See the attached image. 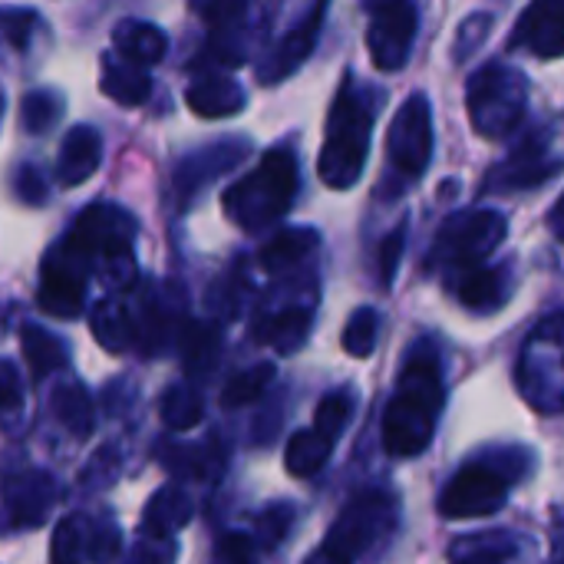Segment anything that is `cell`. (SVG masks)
Here are the masks:
<instances>
[{"instance_id": "obj_42", "label": "cell", "mask_w": 564, "mask_h": 564, "mask_svg": "<svg viewBox=\"0 0 564 564\" xmlns=\"http://www.w3.org/2000/svg\"><path fill=\"white\" fill-rule=\"evenodd\" d=\"M20 198L30 202V205H40L46 198V188H43V178L36 175V169H23V175H20Z\"/></svg>"}, {"instance_id": "obj_15", "label": "cell", "mask_w": 564, "mask_h": 564, "mask_svg": "<svg viewBox=\"0 0 564 564\" xmlns=\"http://www.w3.org/2000/svg\"><path fill=\"white\" fill-rule=\"evenodd\" d=\"M99 155H102V139L93 126L69 129L59 145V162H56L59 185H66V188L83 185L99 169Z\"/></svg>"}, {"instance_id": "obj_45", "label": "cell", "mask_w": 564, "mask_h": 564, "mask_svg": "<svg viewBox=\"0 0 564 564\" xmlns=\"http://www.w3.org/2000/svg\"><path fill=\"white\" fill-rule=\"evenodd\" d=\"M304 564H350V562H347V558H340L337 552H330V549H324V545H321V549H317V552H314V555H311Z\"/></svg>"}, {"instance_id": "obj_38", "label": "cell", "mask_w": 564, "mask_h": 564, "mask_svg": "<svg viewBox=\"0 0 564 564\" xmlns=\"http://www.w3.org/2000/svg\"><path fill=\"white\" fill-rule=\"evenodd\" d=\"M26 23H36V13L33 10H0V36L10 40L17 50L26 46V36H30V26Z\"/></svg>"}, {"instance_id": "obj_4", "label": "cell", "mask_w": 564, "mask_h": 564, "mask_svg": "<svg viewBox=\"0 0 564 564\" xmlns=\"http://www.w3.org/2000/svg\"><path fill=\"white\" fill-rule=\"evenodd\" d=\"M466 102H469V119L476 132L486 139H502L525 116V102H529L525 73L492 63L469 79Z\"/></svg>"}, {"instance_id": "obj_36", "label": "cell", "mask_w": 564, "mask_h": 564, "mask_svg": "<svg viewBox=\"0 0 564 564\" xmlns=\"http://www.w3.org/2000/svg\"><path fill=\"white\" fill-rule=\"evenodd\" d=\"M23 410V380L10 360H0V416L13 420Z\"/></svg>"}, {"instance_id": "obj_17", "label": "cell", "mask_w": 564, "mask_h": 564, "mask_svg": "<svg viewBox=\"0 0 564 564\" xmlns=\"http://www.w3.org/2000/svg\"><path fill=\"white\" fill-rule=\"evenodd\" d=\"M112 46H116V56L145 69L152 63H159L165 56V46H169V36L152 26V23H142V20H126L112 30Z\"/></svg>"}, {"instance_id": "obj_35", "label": "cell", "mask_w": 564, "mask_h": 564, "mask_svg": "<svg viewBox=\"0 0 564 564\" xmlns=\"http://www.w3.org/2000/svg\"><path fill=\"white\" fill-rule=\"evenodd\" d=\"M291 522H294V509L291 506H271V509H264L261 516H258V542L264 545V549H274V545H281L284 542V535H288V529H291Z\"/></svg>"}, {"instance_id": "obj_34", "label": "cell", "mask_w": 564, "mask_h": 564, "mask_svg": "<svg viewBox=\"0 0 564 564\" xmlns=\"http://www.w3.org/2000/svg\"><path fill=\"white\" fill-rule=\"evenodd\" d=\"M350 397L347 393H334V397H324L317 413H314V433H321L324 440L337 443V436L344 433L347 420H350Z\"/></svg>"}, {"instance_id": "obj_27", "label": "cell", "mask_w": 564, "mask_h": 564, "mask_svg": "<svg viewBox=\"0 0 564 564\" xmlns=\"http://www.w3.org/2000/svg\"><path fill=\"white\" fill-rule=\"evenodd\" d=\"M89 539L93 529L83 516H66L56 529H53V542H50V564H79L83 555L89 552Z\"/></svg>"}, {"instance_id": "obj_46", "label": "cell", "mask_w": 564, "mask_h": 564, "mask_svg": "<svg viewBox=\"0 0 564 564\" xmlns=\"http://www.w3.org/2000/svg\"><path fill=\"white\" fill-rule=\"evenodd\" d=\"M0 112H3V93H0Z\"/></svg>"}, {"instance_id": "obj_14", "label": "cell", "mask_w": 564, "mask_h": 564, "mask_svg": "<svg viewBox=\"0 0 564 564\" xmlns=\"http://www.w3.org/2000/svg\"><path fill=\"white\" fill-rule=\"evenodd\" d=\"M324 13H327V7H314V10L307 13V20L294 23V26L278 40V46L271 50L268 63L258 69L261 83H278V79L291 76V73L311 56V50H314V43H317V33H321Z\"/></svg>"}, {"instance_id": "obj_25", "label": "cell", "mask_w": 564, "mask_h": 564, "mask_svg": "<svg viewBox=\"0 0 564 564\" xmlns=\"http://www.w3.org/2000/svg\"><path fill=\"white\" fill-rule=\"evenodd\" d=\"M330 453H334V443L330 440H324L314 430H301V433L291 436V443L284 449V466H288L291 476L311 479V476H317L327 466Z\"/></svg>"}, {"instance_id": "obj_10", "label": "cell", "mask_w": 564, "mask_h": 564, "mask_svg": "<svg viewBox=\"0 0 564 564\" xmlns=\"http://www.w3.org/2000/svg\"><path fill=\"white\" fill-rule=\"evenodd\" d=\"M420 10L406 0L397 3H370V30L367 46L377 63V69H400L410 56L413 36H416Z\"/></svg>"}, {"instance_id": "obj_37", "label": "cell", "mask_w": 564, "mask_h": 564, "mask_svg": "<svg viewBox=\"0 0 564 564\" xmlns=\"http://www.w3.org/2000/svg\"><path fill=\"white\" fill-rule=\"evenodd\" d=\"M403 235H406V225L393 228V231L383 238V245H380L377 264H380V278H383V284H393V278H397L400 254H403Z\"/></svg>"}, {"instance_id": "obj_5", "label": "cell", "mask_w": 564, "mask_h": 564, "mask_svg": "<svg viewBox=\"0 0 564 564\" xmlns=\"http://www.w3.org/2000/svg\"><path fill=\"white\" fill-rule=\"evenodd\" d=\"M132 235H135V221L119 205H93L76 218L59 251L79 271H86V261L102 258L122 268L126 274H132Z\"/></svg>"}, {"instance_id": "obj_3", "label": "cell", "mask_w": 564, "mask_h": 564, "mask_svg": "<svg viewBox=\"0 0 564 564\" xmlns=\"http://www.w3.org/2000/svg\"><path fill=\"white\" fill-rule=\"evenodd\" d=\"M370 132H373V109L354 93V86H344L330 109L327 142L317 162V172L330 188H350L364 175Z\"/></svg>"}, {"instance_id": "obj_26", "label": "cell", "mask_w": 564, "mask_h": 564, "mask_svg": "<svg viewBox=\"0 0 564 564\" xmlns=\"http://www.w3.org/2000/svg\"><path fill=\"white\" fill-rule=\"evenodd\" d=\"M50 406H53V416L59 420V426H66L76 440H86L93 433V400L83 383L56 387Z\"/></svg>"}, {"instance_id": "obj_41", "label": "cell", "mask_w": 564, "mask_h": 564, "mask_svg": "<svg viewBox=\"0 0 564 564\" xmlns=\"http://www.w3.org/2000/svg\"><path fill=\"white\" fill-rule=\"evenodd\" d=\"M172 542H162V539H145V542H139L132 552H129V558L126 564H172Z\"/></svg>"}, {"instance_id": "obj_16", "label": "cell", "mask_w": 564, "mask_h": 564, "mask_svg": "<svg viewBox=\"0 0 564 564\" xmlns=\"http://www.w3.org/2000/svg\"><path fill=\"white\" fill-rule=\"evenodd\" d=\"M311 324H314V307L311 304H291V307H281L274 314H264L258 321L254 334L264 344H271L278 354H294L297 347H304Z\"/></svg>"}, {"instance_id": "obj_43", "label": "cell", "mask_w": 564, "mask_h": 564, "mask_svg": "<svg viewBox=\"0 0 564 564\" xmlns=\"http://www.w3.org/2000/svg\"><path fill=\"white\" fill-rule=\"evenodd\" d=\"M549 228H552V235L564 245V195L555 202V208L549 212Z\"/></svg>"}, {"instance_id": "obj_39", "label": "cell", "mask_w": 564, "mask_h": 564, "mask_svg": "<svg viewBox=\"0 0 564 564\" xmlns=\"http://www.w3.org/2000/svg\"><path fill=\"white\" fill-rule=\"evenodd\" d=\"M489 26H492V17H489V13H473V17L459 26L463 40H456V59H466V56L489 36Z\"/></svg>"}, {"instance_id": "obj_11", "label": "cell", "mask_w": 564, "mask_h": 564, "mask_svg": "<svg viewBox=\"0 0 564 564\" xmlns=\"http://www.w3.org/2000/svg\"><path fill=\"white\" fill-rule=\"evenodd\" d=\"M40 311L59 321L79 317L86 304V271H79L59 248L46 258L40 271V294H36Z\"/></svg>"}, {"instance_id": "obj_8", "label": "cell", "mask_w": 564, "mask_h": 564, "mask_svg": "<svg viewBox=\"0 0 564 564\" xmlns=\"http://www.w3.org/2000/svg\"><path fill=\"white\" fill-rule=\"evenodd\" d=\"M509 499V479L486 463L463 466L440 492V516L466 522L496 516Z\"/></svg>"}, {"instance_id": "obj_44", "label": "cell", "mask_w": 564, "mask_h": 564, "mask_svg": "<svg viewBox=\"0 0 564 564\" xmlns=\"http://www.w3.org/2000/svg\"><path fill=\"white\" fill-rule=\"evenodd\" d=\"M456 564H506V555H499V552H473V555H466V558H459Z\"/></svg>"}, {"instance_id": "obj_40", "label": "cell", "mask_w": 564, "mask_h": 564, "mask_svg": "<svg viewBox=\"0 0 564 564\" xmlns=\"http://www.w3.org/2000/svg\"><path fill=\"white\" fill-rule=\"evenodd\" d=\"M215 564H254V542L248 535H225L215 545Z\"/></svg>"}, {"instance_id": "obj_29", "label": "cell", "mask_w": 564, "mask_h": 564, "mask_svg": "<svg viewBox=\"0 0 564 564\" xmlns=\"http://www.w3.org/2000/svg\"><path fill=\"white\" fill-rule=\"evenodd\" d=\"M271 380H274V367H271V364H258V367H251V370L235 373V377L225 383V390H221V406L238 410V406L254 403V400L271 387Z\"/></svg>"}, {"instance_id": "obj_22", "label": "cell", "mask_w": 564, "mask_h": 564, "mask_svg": "<svg viewBox=\"0 0 564 564\" xmlns=\"http://www.w3.org/2000/svg\"><path fill=\"white\" fill-rule=\"evenodd\" d=\"M99 86H102V93H106L109 99H116V102H122V106H139V102H145L149 93H152V79L145 76V69H139V66L119 59L116 53L106 56Z\"/></svg>"}, {"instance_id": "obj_12", "label": "cell", "mask_w": 564, "mask_h": 564, "mask_svg": "<svg viewBox=\"0 0 564 564\" xmlns=\"http://www.w3.org/2000/svg\"><path fill=\"white\" fill-rule=\"evenodd\" d=\"M509 46L529 50V53L545 56V59L564 56V0H539V3H532L519 17Z\"/></svg>"}, {"instance_id": "obj_24", "label": "cell", "mask_w": 564, "mask_h": 564, "mask_svg": "<svg viewBox=\"0 0 564 564\" xmlns=\"http://www.w3.org/2000/svg\"><path fill=\"white\" fill-rule=\"evenodd\" d=\"M20 344H23V360H26V367L33 370L36 380H43L46 373L63 370L69 364V350L63 347V340L46 334L43 327H33V324L23 327Z\"/></svg>"}, {"instance_id": "obj_2", "label": "cell", "mask_w": 564, "mask_h": 564, "mask_svg": "<svg viewBox=\"0 0 564 564\" xmlns=\"http://www.w3.org/2000/svg\"><path fill=\"white\" fill-rule=\"evenodd\" d=\"M297 195V162L291 149H271L254 172L225 192V212L235 225L258 231L278 221Z\"/></svg>"}, {"instance_id": "obj_7", "label": "cell", "mask_w": 564, "mask_h": 564, "mask_svg": "<svg viewBox=\"0 0 564 564\" xmlns=\"http://www.w3.org/2000/svg\"><path fill=\"white\" fill-rule=\"evenodd\" d=\"M397 525V502L393 496L387 492H364L357 496L344 512L340 519L334 522L324 549L337 552L340 558L354 564L364 552H370L380 535H387L390 529Z\"/></svg>"}, {"instance_id": "obj_19", "label": "cell", "mask_w": 564, "mask_h": 564, "mask_svg": "<svg viewBox=\"0 0 564 564\" xmlns=\"http://www.w3.org/2000/svg\"><path fill=\"white\" fill-rule=\"evenodd\" d=\"M192 112L205 116V119H225L245 109V89L228 79V76H205L198 83L188 86L185 93Z\"/></svg>"}, {"instance_id": "obj_21", "label": "cell", "mask_w": 564, "mask_h": 564, "mask_svg": "<svg viewBox=\"0 0 564 564\" xmlns=\"http://www.w3.org/2000/svg\"><path fill=\"white\" fill-rule=\"evenodd\" d=\"M53 502H56V482L46 473H30L10 492L13 522L17 525H40L50 516Z\"/></svg>"}, {"instance_id": "obj_9", "label": "cell", "mask_w": 564, "mask_h": 564, "mask_svg": "<svg viewBox=\"0 0 564 564\" xmlns=\"http://www.w3.org/2000/svg\"><path fill=\"white\" fill-rule=\"evenodd\" d=\"M387 155L390 165L400 172V178H420L430 165L433 155V116H430V102L423 93H413L397 119L390 122L387 132Z\"/></svg>"}, {"instance_id": "obj_20", "label": "cell", "mask_w": 564, "mask_h": 564, "mask_svg": "<svg viewBox=\"0 0 564 564\" xmlns=\"http://www.w3.org/2000/svg\"><path fill=\"white\" fill-rule=\"evenodd\" d=\"M453 291H456V297H459L469 311H496V307H502L506 297H509L506 271L486 268V264H482V268L459 271Z\"/></svg>"}, {"instance_id": "obj_18", "label": "cell", "mask_w": 564, "mask_h": 564, "mask_svg": "<svg viewBox=\"0 0 564 564\" xmlns=\"http://www.w3.org/2000/svg\"><path fill=\"white\" fill-rule=\"evenodd\" d=\"M188 519H192V499L182 489L165 486L149 499V506L142 512V532H145V539L169 542L182 525H188Z\"/></svg>"}, {"instance_id": "obj_1", "label": "cell", "mask_w": 564, "mask_h": 564, "mask_svg": "<svg viewBox=\"0 0 564 564\" xmlns=\"http://www.w3.org/2000/svg\"><path fill=\"white\" fill-rule=\"evenodd\" d=\"M440 410H443L440 357L430 347H416L403 364L397 393L383 413V449L393 459L420 456L436 433Z\"/></svg>"}, {"instance_id": "obj_32", "label": "cell", "mask_w": 564, "mask_h": 564, "mask_svg": "<svg viewBox=\"0 0 564 564\" xmlns=\"http://www.w3.org/2000/svg\"><path fill=\"white\" fill-rule=\"evenodd\" d=\"M377 330H380V321H377L373 307L354 311L347 327H344V350L350 357H370L373 347H377Z\"/></svg>"}, {"instance_id": "obj_6", "label": "cell", "mask_w": 564, "mask_h": 564, "mask_svg": "<svg viewBox=\"0 0 564 564\" xmlns=\"http://www.w3.org/2000/svg\"><path fill=\"white\" fill-rule=\"evenodd\" d=\"M506 218L489 208H473L463 215H453L433 245V264L446 268L449 274L482 268V261L502 245L506 238Z\"/></svg>"}, {"instance_id": "obj_30", "label": "cell", "mask_w": 564, "mask_h": 564, "mask_svg": "<svg viewBox=\"0 0 564 564\" xmlns=\"http://www.w3.org/2000/svg\"><path fill=\"white\" fill-rule=\"evenodd\" d=\"M93 334H96L112 354H119V350L135 337L129 311H126L122 304H116V301H109V304H102V307L96 311V317H93Z\"/></svg>"}, {"instance_id": "obj_28", "label": "cell", "mask_w": 564, "mask_h": 564, "mask_svg": "<svg viewBox=\"0 0 564 564\" xmlns=\"http://www.w3.org/2000/svg\"><path fill=\"white\" fill-rule=\"evenodd\" d=\"M159 413H162V423L169 430H192L202 423L205 403L192 387H169L162 403H159Z\"/></svg>"}, {"instance_id": "obj_23", "label": "cell", "mask_w": 564, "mask_h": 564, "mask_svg": "<svg viewBox=\"0 0 564 564\" xmlns=\"http://www.w3.org/2000/svg\"><path fill=\"white\" fill-rule=\"evenodd\" d=\"M314 248H317V235H314L311 228H288V231L274 235V238L261 248L258 261H261L264 271L281 274V271L301 264Z\"/></svg>"}, {"instance_id": "obj_31", "label": "cell", "mask_w": 564, "mask_h": 564, "mask_svg": "<svg viewBox=\"0 0 564 564\" xmlns=\"http://www.w3.org/2000/svg\"><path fill=\"white\" fill-rule=\"evenodd\" d=\"M63 112V99L50 89H33L26 99H23V109H20V122L30 135H40L46 132Z\"/></svg>"}, {"instance_id": "obj_13", "label": "cell", "mask_w": 564, "mask_h": 564, "mask_svg": "<svg viewBox=\"0 0 564 564\" xmlns=\"http://www.w3.org/2000/svg\"><path fill=\"white\" fill-rule=\"evenodd\" d=\"M558 172V159L549 155L545 142L539 139H529L525 145H519L512 152L509 162L496 165L492 175L486 178V188L489 192H519V188H532V185H542L545 178H552Z\"/></svg>"}, {"instance_id": "obj_33", "label": "cell", "mask_w": 564, "mask_h": 564, "mask_svg": "<svg viewBox=\"0 0 564 564\" xmlns=\"http://www.w3.org/2000/svg\"><path fill=\"white\" fill-rule=\"evenodd\" d=\"M182 350H185V364H188L192 373H208L212 364H215V357H218V334L212 327L192 324L185 330Z\"/></svg>"}]
</instances>
